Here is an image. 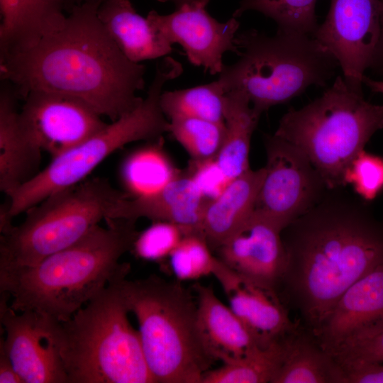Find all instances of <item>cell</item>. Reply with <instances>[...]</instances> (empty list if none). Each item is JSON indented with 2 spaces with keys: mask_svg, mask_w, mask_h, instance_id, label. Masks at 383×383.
Segmentation results:
<instances>
[{
  "mask_svg": "<svg viewBox=\"0 0 383 383\" xmlns=\"http://www.w3.org/2000/svg\"><path fill=\"white\" fill-rule=\"evenodd\" d=\"M182 71L181 63L171 57L160 60L142 103L89 138L52 157L42 171L7 194V216L12 219L50 195L80 183L102 161L124 145L162 138L168 132L169 120L162 110L160 96L165 84L179 77Z\"/></svg>",
  "mask_w": 383,
  "mask_h": 383,
  "instance_id": "ba28073f",
  "label": "cell"
},
{
  "mask_svg": "<svg viewBox=\"0 0 383 383\" xmlns=\"http://www.w3.org/2000/svg\"><path fill=\"white\" fill-rule=\"evenodd\" d=\"M168 259L171 272L181 282L212 274L216 256L202 235L190 233L184 236Z\"/></svg>",
  "mask_w": 383,
  "mask_h": 383,
  "instance_id": "4dcf8cb0",
  "label": "cell"
},
{
  "mask_svg": "<svg viewBox=\"0 0 383 383\" xmlns=\"http://www.w3.org/2000/svg\"><path fill=\"white\" fill-rule=\"evenodd\" d=\"M383 326V265L340 296L316 338L332 355Z\"/></svg>",
  "mask_w": 383,
  "mask_h": 383,
  "instance_id": "e0dca14e",
  "label": "cell"
},
{
  "mask_svg": "<svg viewBox=\"0 0 383 383\" xmlns=\"http://www.w3.org/2000/svg\"><path fill=\"white\" fill-rule=\"evenodd\" d=\"M287 337L267 348H257L239 361L209 369L201 383H271L282 362Z\"/></svg>",
  "mask_w": 383,
  "mask_h": 383,
  "instance_id": "83f0119b",
  "label": "cell"
},
{
  "mask_svg": "<svg viewBox=\"0 0 383 383\" xmlns=\"http://www.w3.org/2000/svg\"><path fill=\"white\" fill-rule=\"evenodd\" d=\"M212 274L221 284L228 306L250 333L257 345L265 348L295 331L277 292L235 272L216 258Z\"/></svg>",
  "mask_w": 383,
  "mask_h": 383,
  "instance_id": "9a60e30c",
  "label": "cell"
},
{
  "mask_svg": "<svg viewBox=\"0 0 383 383\" xmlns=\"http://www.w3.org/2000/svg\"><path fill=\"white\" fill-rule=\"evenodd\" d=\"M97 15L120 50L133 62L161 58L172 51V45L147 17L136 12L131 0H102Z\"/></svg>",
  "mask_w": 383,
  "mask_h": 383,
  "instance_id": "603a6c76",
  "label": "cell"
},
{
  "mask_svg": "<svg viewBox=\"0 0 383 383\" xmlns=\"http://www.w3.org/2000/svg\"><path fill=\"white\" fill-rule=\"evenodd\" d=\"M100 0L74 6L63 26L32 48L0 55L1 79L23 99L43 90L82 99L111 122L143 101L145 67L128 60L97 15Z\"/></svg>",
  "mask_w": 383,
  "mask_h": 383,
  "instance_id": "7a4b0ae2",
  "label": "cell"
},
{
  "mask_svg": "<svg viewBox=\"0 0 383 383\" xmlns=\"http://www.w3.org/2000/svg\"><path fill=\"white\" fill-rule=\"evenodd\" d=\"M363 83L373 92L383 94V80H375L365 76Z\"/></svg>",
  "mask_w": 383,
  "mask_h": 383,
  "instance_id": "f35d334b",
  "label": "cell"
},
{
  "mask_svg": "<svg viewBox=\"0 0 383 383\" xmlns=\"http://www.w3.org/2000/svg\"><path fill=\"white\" fill-rule=\"evenodd\" d=\"M342 383H383V362L346 361L337 362Z\"/></svg>",
  "mask_w": 383,
  "mask_h": 383,
  "instance_id": "d590c367",
  "label": "cell"
},
{
  "mask_svg": "<svg viewBox=\"0 0 383 383\" xmlns=\"http://www.w3.org/2000/svg\"><path fill=\"white\" fill-rule=\"evenodd\" d=\"M125 303L138 323L145 358L154 383H201L215 361L197 325V304L179 281L155 274L119 282Z\"/></svg>",
  "mask_w": 383,
  "mask_h": 383,
  "instance_id": "277c9868",
  "label": "cell"
},
{
  "mask_svg": "<svg viewBox=\"0 0 383 383\" xmlns=\"http://www.w3.org/2000/svg\"><path fill=\"white\" fill-rule=\"evenodd\" d=\"M161 140L133 152L123 162L122 177L131 197L155 193L179 174L162 151Z\"/></svg>",
  "mask_w": 383,
  "mask_h": 383,
  "instance_id": "484cf974",
  "label": "cell"
},
{
  "mask_svg": "<svg viewBox=\"0 0 383 383\" xmlns=\"http://www.w3.org/2000/svg\"><path fill=\"white\" fill-rule=\"evenodd\" d=\"M4 82L0 92V189L5 194L36 174L42 150L24 132L11 84Z\"/></svg>",
  "mask_w": 383,
  "mask_h": 383,
  "instance_id": "ffe728a7",
  "label": "cell"
},
{
  "mask_svg": "<svg viewBox=\"0 0 383 383\" xmlns=\"http://www.w3.org/2000/svg\"><path fill=\"white\" fill-rule=\"evenodd\" d=\"M379 1L381 4V30L379 42L370 68L379 72H383V0Z\"/></svg>",
  "mask_w": 383,
  "mask_h": 383,
  "instance_id": "74e56055",
  "label": "cell"
},
{
  "mask_svg": "<svg viewBox=\"0 0 383 383\" xmlns=\"http://www.w3.org/2000/svg\"><path fill=\"white\" fill-rule=\"evenodd\" d=\"M216 251V257L228 267L277 292L286 253L282 231L267 218L254 211Z\"/></svg>",
  "mask_w": 383,
  "mask_h": 383,
  "instance_id": "2e32d148",
  "label": "cell"
},
{
  "mask_svg": "<svg viewBox=\"0 0 383 383\" xmlns=\"http://www.w3.org/2000/svg\"><path fill=\"white\" fill-rule=\"evenodd\" d=\"M102 0H101V2Z\"/></svg>",
  "mask_w": 383,
  "mask_h": 383,
  "instance_id": "b9f144b4",
  "label": "cell"
},
{
  "mask_svg": "<svg viewBox=\"0 0 383 383\" xmlns=\"http://www.w3.org/2000/svg\"><path fill=\"white\" fill-rule=\"evenodd\" d=\"M69 247L26 267L0 269V292L17 312L34 311L68 321L111 283L128 274L120 262L139 232L135 220L106 218Z\"/></svg>",
  "mask_w": 383,
  "mask_h": 383,
  "instance_id": "3957f363",
  "label": "cell"
},
{
  "mask_svg": "<svg viewBox=\"0 0 383 383\" xmlns=\"http://www.w3.org/2000/svg\"><path fill=\"white\" fill-rule=\"evenodd\" d=\"M194 289L200 337L215 362H235L260 348L245 325L229 306L221 301L211 287L196 283Z\"/></svg>",
  "mask_w": 383,
  "mask_h": 383,
  "instance_id": "d6986e66",
  "label": "cell"
},
{
  "mask_svg": "<svg viewBox=\"0 0 383 383\" xmlns=\"http://www.w3.org/2000/svg\"><path fill=\"white\" fill-rule=\"evenodd\" d=\"M0 55L28 50L61 28L65 0H0Z\"/></svg>",
  "mask_w": 383,
  "mask_h": 383,
  "instance_id": "44dd1931",
  "label": "cell"
},
{
  "mask_svg": "<svg viewBox=\"0 0 383 383\" xmlns=\"http://www.w3.org/2000/svg\"><path fill=\"white\" fill-rule=\"evenodd\" d=\"M226 91L217 79L208 84L162 91L160 106L168 120L176 117L197 118L224 123Z\"/></svg>",
  "mask_w": 383,
  "mask_h": 383,
  "instance_id": "4316f807",
  "label": "cell"
},
{
  "mask_svg": "<svg viewBox=\"0 0 383 383\" xmlns=\"http://www.w3.org/2000/svg\"><path fill=\"white\" fill-rule=\"evenodd\" d=\"M380 17L379 0H331L325 21L312 35L336 60L346 83L359 92L379 42Z\"/></svg>",
  "mask_w": 383,
  "mask_h": 383,
  "instance_id": "8fae6325",
  "label": "cell"
},
{
  "mask_svg": "<svg viewBox=\"0 0 383 383\" xmlns=\"http://www.w3.org/2000/svg\"><path fill=\"white\" fill-rule=\"evenodd\" d=\"M194 162V169L189 174L209 201L216 198L231 180L224 175L216 159Z\"/></svg>",
  "mask_w": 383,
  "mask_h": 383,
  "instance_id": "e575fe53",
  "label": "cell"
},
{
  "mask_svg": "<svg viewBox=\"0 0 383 383\" xmlns=\"http://www.w3.org/2000/svg\"><path fill=\"white\" fill-rule=\"evenodd\" d=\"M238 60L225 65L218 80L227 92L238 91L260 114L299 96L310 86L324 87L338 62L312 36L255 29L237 33Z\"/></svg>",
  "mask_w": 383,
  "mask_h": 383,
  "instance_id": "8992f818",
  "label": "cell"
},
{
  "mask_svg": "<svg viewBox=\"0 0 383 383\" xmlns=\"http://www.w3.org/2000/svg\"><path fill=\"white\" fill-rule=\"evenodd\" d=\"M123 279L68 321H59L60 351L69 383H154L138 330L128 317L119 287Z\"/></svg>",
  "mask_w": 383,
  "mask_h": 383,
  "instance_id": "5b68a950",
  "label": "cell"
},
{
  "mask_svg": "<svg viewBox=\"0 0 383 383\" xmlns=\"http://www.w3.org/2000/svg\"><path fill=\"white\" fill-rule=\"evenodd\" d=\"M337 362L364 361L383 362V326L369 335L332 354Z\"/></svg>",
  "mask_w": 383,
  "mask_h": 383,
  "instance_id": "836d02e7",
  "label": "cell"
},
{
  "mask_svg": "<svg viewBox=\"0 0 383 383\" xmlns=\"http://www.w3.org/2000/svg\"><path fill=\"white\" fill-rule=\"evenodd\" d=\"M190 234L184 228L167 221H155L135 238L131 251L138 258L162 262L179 245L184 235Z\"/></svg>",
  "mask_w": 383,
  "mask_h": 383,
  "instance_id": "1f68e13d",
  "label": "cell"
},
{
  "mask_svg": "<svg viewBox=\"0 0 383 383\" xmlns=\"http://www.w3.org/2000/svg\"><path fill=\"white\" fill-rule=\"evenodd\" d=\"M131 196L106 178L93 177L50 195L24 221L1 233L0 269L33 265L85 236Z\"/></svg>",
  "mask_w": 383,
  "mask_h": 383,
  "instance_id": "9c48e42d",
  "label": "cell"
},
{
  "mask_svg": "<svg viewBox=\"0 0 383 383\" xmlns=\"http://www.w3.org/2000/svg\"><path fill=\"white\" fill-rule=\"evenodd\" d=\"M265 175L255 211L282 231L317 204L329 189L307 155L291 143L266 135Z\"/></svg>",
  "mask_w": 383,
  "mask_h": 383,
  "instance_id": "30bf717a",
  "label": "cell"
},
{
  "mask_svg": "<svg viewBox=\"0 0 383 383\" xmlns=\"http://www.w3.org/2000/svg\"><path fill=\"white\" fill-rule=\"evenodd\" d=\"M202 2L184 4L172 13H148L147 18L171 45L179 44L189 61L211 74H220L226 52L238 54L235 40L240 23L232 17L226 22L213 18Z\"/></svg>",
  "mask_w": 383,
  "mask_h": 383,
  "instance_id": "5bb4252c",
  "label": "cell"
},
{
  "mask_svg": "<svg viewBox=\"0 0 383 383\" xmlns=\"http://www.w3.org/2000/svg\"><path fill=\"white\" fill-rule=\"evenodd\" d=\"M1 293V348L23 383H69L60 351L59 321L34 311L17 312Z\"/></svg>",
  "mask_w": 383,
  "mask_h": 383,
  "instance_id": "7c38bea8",
  "label": "cell"
},
{
  "mask_svg": "<svg viewBox=\"0 0 383 383\" xmlns=\"http://www.w3.org/2000/svg\"><path fill=\"white\" fill-rule=\"evenodd\" d=\"M0 383H23L1 348H0Z\"/></svg>",
  "mask_w": 383,
  "mask_h": 383,
  "instance_id": "8d00e7d4",
  "label": "cell"
},
{
  "mask_svg": "<svg viewBox=\"0 0 383 383\" xmlns=\"http://www.w3.org/2000/svg\"><path fill=\"white\" fill-rule=\"evenodd\" d=\"M342 188L329 189L282 231L286 264L277 294L315 338L343 294L383 265V221Z\"/></svg>",
  "mask_w": 383,
  "mask_h": 383,
  "instance_id": "6da1fadb",
  "label": "cell"
},
{
  "mask_svg": "<svg viewBox=\"0 0 383 383\" xmlns=\"http://www.w3.org/2000/svg\"><path fill=\"white\" fill-rule=\"evenodd\" d=\"M317 0H242L233 17L256 11L274 20L277 30L312 36L318 25L315 12Z\"/></svg>",
  "mask_w": 383,
  "mask_h": 383,
  "instance_id": "f1b7e54d",
  "label": "cell"
},
{
  "mask_svg": "<svg viewBox=\"0 0 383 383\" xmlns=\"http://www.w3.org/2000/svg\"><path fill=\"white\" fill-rule=\"evenodd\" d=\"M265 175V167L255 170L250 168L209 201L201 229L212 250L216 251L252 215Z\"/></svg>",
  "mask_w": 383,
  "mask_h": 383,
  "instance_id": "7402d4cb",
  "label": "cell"
},
{
  "mask_svg": "<svg viewBox=\"0 0 383 383\" xmlns=\"http://www.w3.org/2000/svg\"><path fill=\"white\" fill-rule=\"evenodd\" d=\"M302 329L286 338L284 356L271 383H341L342 371L335 359Z\"/></svg>",
  "mask_w": 383,
  "mask_h": 383,
  "instance_id": "cb8c5ba5",
  "label": "cell"
},
{
  "mask_svg": "<svg viewBox=\"0 0 383 383\" xmlns=\"http://www.w3.org/2000/svg\"><path fill=\"white\" fill-rule=\"evenodd\" d=\"M160 2H170L174 4L177 8L179 7L180 6L184 4H189V3H194V2H202L206 4H208L209 0H157Z\"/></svg>",
  "mask_w": 383,
  "mask_h": 383,
  "instance_id": "ab89813d",
  "label": "cell"
},
{
  "mask_svg": "<svg viewBox=\"0 0 383 383\" xmlns=\"http://www.w3.org/2000/svg\"><path fill=\"white\" fill-rule=\"evenodd\" d=\"M382 128L383 105L365 100L338 76L320 97L284 114L274 134L301 150L333 189L346 185L350 165Z\"/></svg>",
  "mask_w": 383,
  "mask_h": 383,
  "instance_id": "52a82bcc",
  "label": "cell"
},
{
  "mask_svg": "<svg viewBox=\"0 0 383 383\" xmlns=\"http://www.w3.org/2000/svg\"><path fill=\"white\" fill-rule=\"evenodd\" d=\"M209 201L189 174H179L155 193L121 199L106 218L137 221L147 218L167 221L179 225L189 233L203 235L202 222Z\"/></svg>",
  "mask_w": 383,
  "mask_h": 383,
  "instance_id": "ac0fdd59",
  "label": "cell"
},
{
  "mask_svg": "<svg viewBox=\"0 0 383 383\" xmlns=\"http://www.w3.org/2000/svg\"><path fill=\"white\" fill-rule=\"evenodd\" d=\"M22 128L29 140L52 157L89 138L108 123L89 104L62 93L35 90L23 99Z\"/></svg>",
  "mask_w": 383,
  "mask_h": 383,
  "instance_id": "4fadbf2b",
  "label": "cell"
},
{
  "mask_svg": "<svg viewBox=\"0 0 383 383\" xmlns=\"http://www.w3.org/2000/svg\"><path fill=\"white\" fill-rule=\"evenodd\" d=\"M345 180L362 199H374L383 189V160L362 150L350 165Z\"/></svg>",
  "mask_w": 383,
  "mask_h": 383,
  "instance_id": "d6a6232c",
  "label": "cell"
},
{
  "mask_svg": "<svg viewBox=\"0 0 383 383\" xmlns=\"http://www.w3.org/2000/svg\"><path fill=\"white\" fill-rule=\"evenodd\" d=\"M260 115L243 93L231 91L226 94L223 109L226 135L216 160L229 180L250 168V141Z\"/></svg>",
  "mask_w": 383,
  "mask_h": 383,
  "instance_id": "d4e9b609",
  "label": "cell"
},
{
  "mask_svg": "<svg viewBox=\"0 0 383 383\" xmlns=\"http://www.w3.org/2000/svg\"><path fill=\"white\" fill-rule=\"evenodd\" d=\"M89 0H65L67 12L68 13L74 6L81 4Z\"/></svg>",
  "mask_w": 383,
  "mask_h": 383,
  "instance_id": "60d3db41",
  "label": "cell"
},
{
  "mask_svg": "<svg viewBox=\"0 0 383 383\" xmlns=\"http://www.w3.org/2000/svg\"><path fill=\"white\" fill-rule=\"evenodd\" d=\"M168 132L194 161H206L216 158L224 140L226 126L197 118L176 117L169 120Z\"/></svg>",
  "mask_w": 383,
  "mask_h": 383,
  "instance_id": "f546056e",
  "label": "cell"
}]
</instances>
